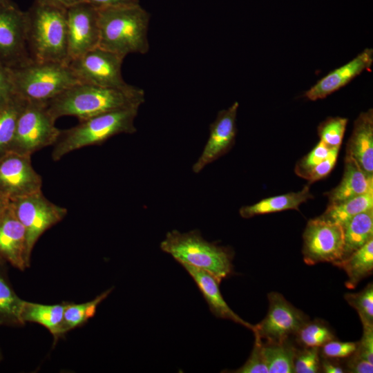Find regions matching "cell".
<instances>
[{
    "label": "cell",
    "instance_id": "obj_8",
    "mask_svg": "<svg viewBox=\"0 0 373 373\" xmlns=\"http://www.w3.org/2000/svg\"><path fill=\"white\" fill-rule=\"evenodd\" d=\"M10 205L26 230L27 251L30 258L41 236L67 214L66 208L48 200L42 191L11 200Z\"/></svg>",
    "mask_w": 373,
    "mask_h": 373
},
{
    "label": "cell",
    "instance_id": "obj_3",
    "mask_svg": "<svg viewBox=\"0 0 373 373\" xmlns=\"http://www.w3.org/2000/svg\"><path fill=\"white\" fill-rule=\"evenodd\" d=\"M25 12L26 41L31 59L67 64L66 10L34 1Z\"/></svg>",
    "mask_w": 373,
    "mask_h": 373
},
{
    "label": "cell",
    "instance_id": "obj_33",
    "mask_svg": "<svg viewBox=\"0 0 373 373\" xmlns=\"http://www.w3.org/2000/svg\"><path fill=\"white\" fill-rule=\"evenodd\" d=\"M296 352L294 363V373H316L321 370L319 347H305Z\"/></svg>",
    "mask_w": 373,
    "mask_h": 373
},
{
    "label": "cell",
    "instance_id": "obj_30",
    "mask_svg": "<svg viewBox=\"0 0 373 373\" xmlns=\"http://www.w3.org/2000/svg\"><path fill=\"white\" fill-rule=\"evenodd\" d=\"M344 298L358 312L363 326H373V285L369 283L357 293H347Z\"/></svg>",
    "mask_w": 373,
    "mask_h": 373
},
{
    "label": "cell",
    "instance_id": "obj_11",
    "mask_svg": "<svg viewBox=\"0 0 373 373\" xmlns=\"http://www.w3.org/2000/svg\"><path fill=\"white\" fill-rule=\"evenodd\" d=\"M269 309L265 318L254 325V336L266 342H281L296 334L308 322L303 312L294 307L278 292L268 294Z\"/></svg>",
    "mask_w": 373,
    "mask_h": 373
},
{
    "label": "cell",
    "instance_id": "obj_6",
    "mask_svg": "<svg viewBox=\"0 0 373 373\" xmlns=\"http://www.w3.org/2000/svg\"><path fill=\"white\" fill-rule=\"evenodd\" d=\"M14 95L28 102L46 103L79 83L65 63L31 59L9 68Z\"/></svg>",
    "mask_w": 373,
    "mask_h": 373
},
{
    "label": "cell",
    "instance_id": "obj_25",
    "mask_svg": "<svg viewBox=\"0 0 373 373\" xmlns=\"http://www.w3.org/2000/svg\"><path fill=\"white\" fill-rule=\"evenodd\" d=\"M343 258L373 239V209L357 214L344 226Z\"/></svg>",
    "mask_w": 373,
    "mask_h": 373
},
{
    "label": "cell",
    "instance_id": "obj_39",
    "mask_svg": "<svg viewBox=\"0 0 373 373\" xmlns=\"http://www.w3.org/2000/svg\"><path fill=\"white\" fill-rule=\"evenodd\" d=\"M14 95L10 70L0 63V105Z\"/></svg>",
    "mask_w": 373,
    "mask_h": 373
},
{
    "label": "cell",
    "instance_id": "obj_15",
    "mask_svg": "<svg viewBox=\"0 0 373 373\" xmlns=\"http://www.w3.org/2000/svg\"><path fill=\"white\" fill-rule=\"evenodd\" d=\"M238 107V102H235L228 108L221 110L210 124L207 143L192 167L195 173H200L207 165L226 154L233 146L237 134Z\"/></svg>",
    "mask_w": 373,
    "mask_h": 373
},
{
    "label": "cell",
    "instance_id": "obj_31",
    "mask_svg": "<svg viewBox=\"0 0 373 373\" xmlns=\"http://www.w3.org/2000/svg\"><path fill=\"white\" fill-rule=\"evenodd\" d=\"M296 335L299 342L305 347H320L334 339L332 330L321 321L307 322Z\"/></svg>",
    "mask_w": 373,
    "mask_h": 373
},
{
    "label": "cell",
    "instance_id": "obj_4",
    "mask_svg": "<svg viewBox=\"0 0 373 373\" xmlns=\"http://www.w3.org/2000/svg\"><path fill=\"white\" fill-rule=\"evenodd\" d=\"M138 109V107H132L103 113L61 131L53 145L52 160L59 161L66 155L84 146L102 144L115 135L135 133L134 122Z\"/></svg>",
    "mask_w": 373,
    "mask_h": 373
},
{
    "label": "cell",
    "instance_id": "obj_28",
    "mask_svg": "<svg viewBox=\"0 0 373 373\" xmlns=\"http://www.w3.org/2000/svg\"><path fill=\"white\" fill-rule=\"evenodd\" d=\"M262 353L269 373H294L297 350L288 341L262 342Z\"/></svg>",
    "mask_w": 373,
    "mask_h": 373
},
{
    "label": "cell",
    "instance_id": "obj_42",
    "mask_svg": "<svg viewBox=\"0 0 373 373\" xmlns=\"http://www.w3.org/2000/svg\"><path fill=\"white\" fill-rule=\"evenodd\" d=\"M35 1L67 10L73 6L84 2V0H35Z\"/></svg>",
    "mask_w": 373,
    "mask_h": 373
},
{
    "label": "cell",
    "instance_id": "obj_36",
    "mask_svg": "<svg viewBox=\"0 0 373 373\" xmlns=\"http://www.w3.org/2000/svg\"><path fill=\"white\" fill-rule=\"evenodd\" d=\"M340 147L331 148L327 157L312 169L307 178L309 184L325 178L332 171L336 163Z\"/></svg>",
    "mask_w": 373,
    "mask_h": 373
},
{
    "label": "cell",
    "instance_id": "obj_13",
    "mask_svg": "<svg viewBox=\"0 0 373 373\" xmlns=\"http://www.w3.org/2000/svg\"><path fill=\"white\" fill-rule=\"evenodd\" d=\"M31 155L10 151L0 158V195L9 201L41 191Z\"/></svg>",
    "mask_w": 373,
    "mask_h": 373
},
{
    "label": "cell",
    "instance_id": "obj_7",
    "mask_svg": "<svg viewBox=\"0 0 373 373\" xmlns=\"http://www.w3.org/2000/svg\"><path fill=\"white\" fill-rule=\"evenodd\" d=\"M55 121L46 103L26 101L17 119L11 151L32 155L53 146L61 133L55 126Z\"/></svg>",
    "mask_w": 373,
    "mask_h": 373
},
{
    "label": "cell",
    "instance_id": "obj_10",
    "mask_svg": "<svg viewBox=\"0 0 373 373\" xmlns=\"http://www.w3.org/2000/svg\"><path fill=\"white\" fill-rule=\"evenodd\" d=\"M304 262L309 265L342 260L344 254V229L338 223L319 218L309 220L303 234Z\"/></svg>",
    "mask_w": 373,
    "mask_h": 373
},
{
    "label": "cell",
    "instance_id": "obj_24",
    "mask_svg": "<svg viewBox=\"0 0 373 373\" xmlns=\"http://www.w3.org/2000/svg\"><path fill=\"white\" fill-rule=\"evenodd\" d=\"M6 262L0 258V326H22L20 311L23 300L10 283Z\"/></svg>",
    "mask_w": 373,
    "mask_h": 373
},
{
    "label": "cell",
    "instance_id": "obj_45",
    "mask_svg": "<svg viewBox=\"0 0 373 373\" xmlns=\"http://www.w3.org/2000/svg\"><path fill=\"white\" fill-rule=\"evenodd\" d=\"M12 2L11 0H0V12L6 8Z\"/></svg>",
    "mask_w": 373,
    "mask_h": 373
},
{
    "label": "cell",
    "instance_id": "obj_17",
    "mask_svg": "<svg viewBox=\"0 0 373 373\" xmlns=\"http://www.w3.org/2000/svg\"><path fill=\"white\" fill-rule=\"evenodd\" d=\"M373 62V49L365 48L346 64L336 68L318 80L305 93L309 100L316 101L327 97L347 85Z\"/></svg>",
    "mask_w": 373,
    "mask_h": 373
},
{
    "label": "cell",
    "instance_id": "obj_26",
    "mask_svg": "<svg viewBox=\"0 0 373 373\" xmlns=\"http://www.w3.org/2000/svg\"><path fill=\"white\" fill-rule=\"evenodd\" d=\"M371 209H373V191L342 202L329 204L318 218L343 227L354 216Z\"/></svg>",
    "mask_w": 373,
    "mask_h": 373
},
{
    "label": "cell",
    "instance_id": "obj_38",
    "mask_svg": "<svg viewBox=\"0 0 373 373\" xmlns=\"http://www.w3.org/2000/svg\"><path fill=\"white\" fill-rule=\"evenodd\" d=\"M363 332L354 354L373 363V326H363Z\"/></svg>",
    "mask_w": 373,
    "mask_h": 373
},
{
    "label": "cell",
    "instance_id": "obj_16",
    "mask_svg": "<svg viewBox=\"0 0 373 373\" xmlns=\"http://www.w3.org/2000/svg\"><path fill=\"white\" fill-rule=\"evenodd\" d=\"M0 258L21 271L30 265L26 230L10 205L0 217Z\"/></svg>",
    "mask_w": 373,
    "mask_h": 373
},
{
    "label": "cell",
    "instance_id": "obj_43",
    "mask_svg": "<svg viewBox=\"0 0 373 373\" xmlns=\"http://www.w3.org/2000/svg\"><path fill=\"white\" fill-rule=\"evenodd\" d=\"M321 369L325 373H342L344 372L343 368H342L338 364L324 358L321 361Z\"/></svg>",
    "mask_w": 373,
    "mask_h": 373
},
{
    "label": "cell",
    "instance_id": "obj_32",
    "mask_svg": "<svg viewBox=\"0 0 373 373\" xmlns=\"http://www.w3.org/2000/svg\"><path fill=\"white\" fill-rule=\"evenodd\" d=\"M348 119L342 117H329L320 124L318 134L320 140L329 148L341 146Z\"/></svg>",
    "mask_w": 373,
    "mask_h": 373
},
{
    "label": "cell",
    "instance_id": "obj_44",
    "mask_svg": "<svg viewBox=\"0 0 373 373\" xmlns=\"http://www.w3.org/2000/svg\"><path fill=\"white\" fill-rule=\"evenodd\" d=\"M10 205V201L0 195V217L3 214Z\"/></svg>",
    "mask_w": 373,
    "mask_h": 373
},
{
    "label": "cell",
    "instance_id": "obj_5",
    "mask_svg": "<svg viewBox=\"0 0 373 373\" xmlns=\"http://www.w3.org/2000/svg\"><path fill=\"white\" fill-rule=\"evenodd\" d=\"M160 247L180 264L208 271L220 281L233 271L231 249L204 240L199 230L169 231Z\"/></svg>",
    "mask_w": 373,
    "mask_h": 373
},
{
    "label": "cell",
    "instance_id": "obj_14",
    "mask_svg": "<svg viewBox=\"0 0 373 373\" xmlns=\"http://www.w3.org/2000/svg\"><path fill=\"white\" fill-rule=\"evenodd\" d=\"M66 15L68 64L99 46V29L98 10L86 2L68 8Z\"/></svg>",
    "mask_w": 373,
    "mask_h": 373
},
{
    "label": "cell",
    "instance_id": "obj_40",
    "mask_svg": "<svg viewBox=\"0 0 373 373\" xmlns=\"http://www.w3.org/2000/svg\"><path fill=\"white\" fill-rule=\"evenodd\" d=\"M347 371L352 373H372L373 363L355 355L350 356L346 364Z\"/></svg>",
    "mask_w": 373,
    "mask_h": 373
},
{
    "label": "cell",
    "instance_id": "obj_23",
    "mask_svg": "<svg viewBox=\"0 0 373 373\" xmlns=\"http://www.w3.org/2000/svg\"><path fill=\"white\" fill-rule=\"evenodd\" d=\"M334 265L341 267L347 274L348 280L345 283L346 287L355 288L361 280L372 273L373 239Z\"/></svg>",
    "mask_w": 373,
    "mask_h": 373
},
{
    "label": "cell",
    "instance_id": "obj_2",
    "mask_svg": "<svg viewBox=\"0 0 373 373\" xmlns=\"http://www.w3.org/2000/svg\"><path fill=\"white\" fill-rule=\"evenodd\" d=\"M99 47L125 57L149 50L151 15L140 4L98 10Z\"/></svg>",
    "mask_w": 373,
    "mask_h": 373
},
{
    "label": "cell",
    "instance_id": "obj_34",
    "mask_svg": "<svg viewBox=\"0 0 373 373\" xmlns=\"http://www.w3.org/2000/svg\"><path fill=\"white\" fill-rule=\"evenodd\" d=\"M330 149L320 140L309 153L297 162L295 166L297 175L307 180L312 169L327 157Z\"/></svg>",
    "mask_w": 373,
    "mask_h": 373
},
{
    "label": "cell",
    "instance_id": "obj_21",
    "mask_svg": "<svg viewBox=\"0 0 373 373\" xmlns=\"http://www.w3.org/2000/svg\"><path fill=\"white\" fill-rule=\"evenodd\" d=\"M312 198L309 186L306 185L299 191L267 198L255 204L242 207L239 213L243 218H249L258 215L285 210H298L301 204Z\"/></svg>",
    "mask_w": 373,
    "mask_h": 373
},
{
    "label": "cell",
    "instance_id": "obj_27",
    "mask_svg": "<svg viewBox=\"0 0 373 373\" xmlns=\"http://www.w3.org/2000/svg\"><path fill=\"white\" fill-rule=\"evenodd\" d=\"M26 100L14 95L0 105V158L11 151L19 115Z\"/></svg>",
    "mask_w": 373,
    "mask_h": 373
},
{
    "label": "cell",
    "instance_id": "obj_22",
    "mask_svg": "<svg viewBox=\"0 0 373 373\" xmlns=\"http://www.w3.org/2000/svg\"><path fill=\"white\" fill-rule=\"evenodd\" d=\"M67 303L45 305L23 300L20 311L23 324L35 323L46 327L52 335L55 342L60 337V328Z\"/></svg>",
    "mask_w": 373,
    "mask_h": 373
},
{
    "label": "cell",
    "instance_id": "obj_9",
    "mask_svg": "<svg viewBox=\"0 0 373 373\" xmlns=\"http://www.w3.org/2000/svg\"><path fill=\"white\" fill-rule=\"evenodd\" d=\"M125 57L99 46L73 59L68 65L82 84L126 88L131 86L122 75Z\"/></svg>",
    "mask_w": 373,
    "mask_h": 373
},
{
    "label": "cell",
    "instance_id": "obj_19",
    "mask_svg": "<svg viewBox=\"0 0 373 373\" xmlns=\"http://www.w3.org/2000/svg\"><path fill=\"white\" fill-rule=\"evenodd\" d=\"M346 153L352 157L361 168L373 176V110L360 113L354 123L347 141Z\"/></svg>",
    "mask_w": 373,
    "mask_h": 373
},
{
    "label": "cell",
    "instance_id": "obj_35",
    "mask_svg": "<svg viewBox=\"0 0 373 373\" xmlns=\"http://www.w3.org/2000/svg\"><path fill=\"white\" fill-rule=\"evenodd\" d=\"M255 336L253 350L242 366L230 372L235 373H269L267 364L262 353V340Z\"/></svg>",
    "mask_w": 373,
    "mask_h": 373
},
{
    "label": "cell",
    "instance_id": "obj_41",
    "mask_svg": "<svg viewBox=\"0 0 373 373\" xmlns=\"http://www.w3.org/2000/svg\"><path fill=\"white\" fill-rule=\"evenodd\" d=\"M97 10L140 4V0H84Z\"/></svg>",
    "mask_w": 373,
    "mask_h": 373
},
{
    "label": "cell",
    "instance_id": "obj_12",
    "mask_svg": "<svg viewBox=\"0 0 373 373\" xmlns=\"http://www.w3.org/2000/svg\"><path fill=\"white\" fill-rule=\"evenodd\" d=\"M26 30V12L14 2L0 12V63L8 68L32 59Z\"/></svg>",
    "mask_w": 373,
    "mask_h": 373
},
{
    "label": "cell",
    "instance_id": "obj_20",
    "mask_svg": "<svg viewBox=\"0 0 373 373\" xmlns=\"http://www.w3.org/2000/svg\"><path fill=\"white\" fill-rule=\"evenodd\" d=\"M373 191V176L368 175L356 161L346 153L345 166L340 183L325 195L329 204L346 200Z\"/></svg>",
    "mask_w": 373,
    "mask_h": 373
},
{
    "label": "cell",
    "instance_id": "obj_18",
    "mask_svg": "<svg viewBox=\"0 0 373 373\" xmlns=\"http://www.w3.org/2000/svg\"><path fill=\"white\" fill-rule=\"evenodd\" d=\"M193 279L212 314L220 318L228 319L251 329L254 325L249 323L236 314L224 300L219 287L220 280L204 270L187 264H180Z\"/></svg>",
    "mask_w": 373,
    "mask_h": 373
},
{
    "label": "cell",
    "instance_id": "obj_29",
    "mask_svg": "<svg viewBox=\"0 0 373 373\" xmlns=\"http://www.w3.org/2000/svg\"><path fill=\"white\" fill-rule=\"evenodd\" d=\"M113 287L102 292L94 299L82 303H67L60 328V337L84 325L96 313L99 305L110 294Z\"/></svg>",
    "mask_w": 373,
    "mask_h": 373
},
{
    "label": "cell",
    "instance_id": "obj_37",
    "mask_svg": "<svg viewBox=\"0 0 373 373\" xmlns=\"http://www.w3.org/2000/svg\"><path fill=\"white\" fill-rule=\"evenodd\" d=\"M322 347L323 354L326 357L345 358L350 356L355 352L356 343L332 340Z\"/></svg>",
    "mask_w": 373,
    "mask_h": 373
},
{
    "label": "cell",
    "instance_id": "obj_46",
    "mask_svg": "<svg viewBox=\"0 0 373 373\" xmlns=\"http://www.w3.org/2000/svg\"><path fill=\"white\" fill-rule=\"evenodd\" d=\"M2 359H3V354H2L1 347H0V361H2Z\"/></svg>",
    "mask_w": 373,
    "mask_h": 373
},
{
    "label": "cell",
    "instance_id": "obj_1",
    "mask_svg": "<svg viewBox=\"0 0 373 373\" xmlns=\"http://www.w3.org/2000/svg\"><path fill=\"white\" fill-rule=\"evenodd\" d=\"M144 101V90L133 85L117 88L79 83L46 102V105L55 120L63 116H74L82 121L117 110L140 108Z\"/></svg>",
    "mask_w": 373,
    "mask_h": 373
}]
</instances>
